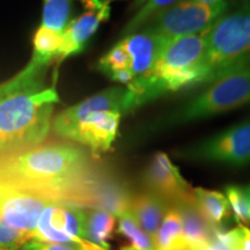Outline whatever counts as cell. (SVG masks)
I'll return each instance as SVG.
<instances>
[{
	"mask_svg": "<svg viewBox=\"0 0 250 250\" xmlns=\"http://www.w3.org/2000/svg\"><path fill=\"white\" fill-rule=\"evenodd\" d=\"M190 1L203 2V4H213V2H218V1H220V0H190Z\"/></svg>",
	"mask_w": 250,
	"mask_h": 250,
	"instance_id": "31",
	"label": "cell"
},
{
	"mask_svg": "<svg viewBox=\"0 0 250 250\" xmlns=\"http://www.w3.org/2000/svg\"><path fill=\"white\" fill-rule=\"evenodd\" d=\"M0 250H7V249H4V248H1V247H0Z\"/></svg>",
	"mask_w": 250,
	"mask_h": 250,
	"instance_id": "34",
	"label": "cell"
},
{
	"mask_svg": "<svg viewBox=\"0 0 250 250\" xmlns=\"http://www.w3.org/2000/svg\"><path fill=\"white\" fill-rule=\"evenodd\" d=\"M134 104L129 90L122 87H112L102 90L90 98L83 100L73 107L59 112L52 122V127L58 136L65 138L68 131L77 122L93 111L114 110L122 114H129L134 110Z\"/></svg>",
	"mask_w": 250,
	"mask_h": 250,
	"instance_id": "10",
	"label": "cell"
},
{
	"mask_svg": "<svg viewBox=\"0 0 250 250\" xmlns=\"http://www.w3.org/2000/svg\"><path fill=\"white\" fill-rule=\"evenodd\" d=\"M62 45V33L41 26L34 36L33 57L51 62L59 58Z\"/></svg>",
	"mask_w": 250,
	"mask_h": 250,
	"instance_id": "19",
	"label": "cell"
},
{
	"mask_svg": "<svg viewBox=\"0 0 250 250\" xmlns=\"http://www.w3.org/2000/svg\"><path fill=\"white\" fill-rule=\"evenodd\" d=\"M71 9L72 0H43L41 26L62 33L70 20Z\"/></svg>",
	"mask_w": 250,
	"mask_h": 250,
	"instance_id": "20",
	"label": "cell"
},
{
	"mask_svg": "<svg viewBox=\"0 0 250 250\" xmlns=\"http://www.w3.org/2000/svg\"><path fill=\"white\" fill-rule=\"evenodd\" d=\"M121 117V112L114 110L89 112L74 124L65 138L87 146L94 154H101L111 148Z\"/></svg>",
	"mask_w": 250,
	"mask_h": 250,
	"instance_id": "11",
	"label": "cell"
},
{
	"mask_svg": "<svg viewBox=\"0 0 250 250\" xmlns=\"http://www.w3.org/2000/svg\"><path fill=\"white\" fill-rule=\"evenodd\" d=\"M130 57L126 49L121 42L112 46L109 51L98 62V68L105 76H110L114 72L130 68Z\"/></svg>",
	"mask_w": 250,
	"mask_h": 250,
	"instance_id": "24",
	"label": "cell"
},
{
	"mask_svg": "<svg viewBox=\"0 0 250 250\" xmlns=\"http://www.w3.org/2000/svg\"><path fill=\"white\" fill-rule=\"evenodd\" d=\"M142 1H144V0H139V2H142Z\"/></svg>",
	"mask_w": 250,
	"mask_h": 250,
	"instance_id": "35",
	"label": "cell"
},
{
	"mask_svg": "<svg viewBox=\"0 0 250 250\" xmlns=\"http://www.w3.org/2000/svg\"><path fill=\"white\" fill-rule=\"evenodd\" d=\"M182 220L183 242L192 250H203L210 245L213 239V229L210 224L203 218L197 208L195 201L175 205Z\"/></svg>",
	"mask_w": 250,
	"mask_h": 250,
	"instance_id": "15",
	"label": "cell"
},
{
	"mask_svg": "<svg viewBox=\"0 0 250 250\" xmlns=\"http://www.w3.org/2000/svg\"><path fill=\"white\" fill-rule=\"evenodd\" d=\"M203 250H233L229 246L218 239H212L210 245H208Z\"/></svg>",
	"mask_w": 250,
	"mask_h": 250,
	"instance_id": "28",
	"label": "cell"
},
{
	"mask_svg": "<svg viewBox=\"0 0 250 250\" xmlns=\"http://www.w3.org/2000/svg\"><path fill=\"white\" fill-rule=\"evenodd\" d=\"M193 193L197 208L208 224L212 227H223L232 212L227 197L219 191L203 188L193 189Z\"/></svg>",
	"mask_w": 250,
	"mask_h": 250,
	"instance_id": "16",
	"label": "cell"
},
{
	"mask_svg": "<svg viewBox=\"0 0 250 250\" xmlns=\"http://www.w3.org/2000/svg\"><path fill=\"white\" fill-rule=\"evenodd\" d=\"M228 8V2L220 0L213 4L182 0L166 7L147 21L143 28L170 41L208 30Z\"/></svg>",
	"mask_w": 250,
	"mask_h": 250,
	"instance_id": "5",
	"label": "cell"
},
{
	"mask_svg": "<svg viewBox=\"0 0 250 250\" xmlns=\"http://www.w3.org/2000/svg\"><path fill=\"white\" fill-rule=\"evenodd\" d=\"M143 182L147 191L159 196L169 206L195 201L192 188L168 155L162 152L153 155L143 173Z\"/></svg>",
	"mask_w": 250,
	"mask_h": 250,
	"instance_id": "8",
	"label": "cell"
},
{
	"mask_svg": "<svg viewBox=\"0 0 250 250\" xmlns=\"http://www.w3.org/2000/svg\"><path fill=\"white\" fill-rule=\"evenodd\" d=\"M52 202L28 189H0V220L33 235L41 214Z\"/></svg>",
	"mask_w": 250,
	"mask_h": 250,
	"instance_id": "9",
	"label": "cell"
},
{
	"mask_svg": "<svg viewBox=\"0 0 250 250\" xmlns=\"http://www.w3.org/2000/svg\"><path fill=\"white\" fill-rule=\"evenodd\" d=\"M121 250H138V249H136V248H133V247H124V248H122Z\"/></svg>",
	"mask_w": 250,
	"mask_h": 250,
	"instance_id": "32",
	"label": "cell"
},
{
	"mask_svg": "<svg viewBox=\"0 0 250 250\" xmlns=\"http://www.w3.org/2000/svg\"><path fill=\"white\" fill-rule=\"evenodd\" d=\"M247 104H250V58L227 70L204 92L162 118L155 126L189 123Z\"/></svg>",
	"mask_w": 250,
	"mask_h": 250,
	"instance_id": "3",
	"label": "cell"
},
{
	"mask_svg": "<svg viewBox=\"0 0 250 250\" xmlns=\"http://www.w3.org/2000/svg\"><path fill=\"white\" fill-rule=\"evenodd\" d=\"M116 227V217L110 212L93 208L86 211L85 234L86 239L94 245L109 250V240Z\"/></svg>",
	"mask_w": 250,
	"mask_h": 250,
	"instance_id": "17",
	"label": "cell"
},
{
	"mask_svg": "<svg viewBox=\"0 0 250 250\" xmlns=\"http://www.w3.org/2000/svg\"><path fill=\"white\" fill-rule=\"evenodd\" d=\"M7 169L24 189L58 203L93 208L104 176L96 173L83 148L67 144L29 148L12 159Z\"/></svg>",
	"mask_w": 250,
	"mask_h": 250,
	"instance_id": "1",
	"label": "cell"
},
{
	"mask_svg": "<svg viewBox=\"0 0 250 250\" xmlns=\"http://www.w3.org/2000/svg\"><path fill=\"white\" fill-rule=\"evenodd\" d=\"M169 250H192V249H191V248H190V247H189V246H188V245H186V243H184V242L182 241V242L177 243V245H176V246L171 247V248H170Z\"/></svg>",
	"mask_w": 250,
	"mask_h": 250,
	"instance_id": "30",
	"label": "cell"
},
{
	"mask_svg": "<svg viewBox=\"0 0 250 250\" xmlns=\"http://www.w3.org/2000/svg\"><path fill=\"white\" fill-rule=\"evenodd\" d=\"M83 5L87 8V11H98L104 5V1L102 0H80Z\"/></svg>",
	"mask_w": 250,
	"mask_h": 250,
	"instance_id": "29",
	"label": "cell"
},
{
	"mask_svg": "<svg viewBox=\"0 0 250 250\" xmlns=\"http://www.w3.org/2000/svg\"><path fill=\"white\" fill-rule=\"evenodd\" d=\"M225 191L236 223L250 226V195L245 187L228 186Z\"/></svg>",
	"mask_w": 250,
	"mask_h": 250,
	"instance_id": "22",
	"label": "cell"
},
{
	"mask_svg": "<svg viewBox=\"0 0 250 250\" xmlns=\"http://www.w3.org/2000/svg\"><path fill=\"white\" fill-rule=\"evenodd\" d=\"M50 62L31 57L17 76L0 85V152L33 147L49 134L59 101L45 76Z\"/></svg>",
	"mask_w": 250,
	"mask_h": 250,
	"instance_id": "2",
	"label": "cell"
},
{
	"mask_svg": "<svg viewBox=\"0 0 250 250\" xmlns=\"http://www.w3.org/2000/svg\"><path fill=\"white\" fill-rule=\"evenodd\" d=\"M29 241H33V235L9 226L0 220V247L7 250H20Z\"/></svg>",
	"mask_w": 250,
	"mask_h": 250,
	"instance_id": "25",
	"label": "cell"
},
{
	"mask_svg": "<svg viewBox=\"0 0 250 250\" xmlns=\"http://www.w3.org/2000/svg\"><path fill=\"white\" fill-rule=\"evenodd\" d=\"M245 189H246V191H247V192H248V193H249V195H250V184H249V186H247V187H245Z\"/></svg>",
	"mask_w": 250,
	"mask_h": 250,
	"instance_id": "33",
	"label": "cell"
},
{
	"mask_svg": "<svg viewBox=\"0 0 250 250\" xmlns=\"http://www.w3.org/2000/svg\"><path fill=\"white\" fill-rule=\"evenodd\" d=\"M235 250H250V228L242 226V234Z\"/></svg>",
	"mask_w": 250,
	"mask_h": 250,
	"instance_id": "27",
	"label": "cell"
},
{
	"mask_svg": "<svg viewBox=\"0 0 250 250\" xmlns=\"http://www.w3.org/2000/svg\"><path fill=\"white\" fill-rule=\"evenodd\" d=\"M175 0H148L145 5L140 8V11L129 21L122 31V36L126 37L137 33L139 29L147 23V21L159 11L166 8V6L170 5Z\"/></svg>",
	"mask_w": 250,
	"mask_h": 250,
	"instance_id": "23",
	"label": "cell"
},
{
	"mask_svg": "<svg viewBox=\"0 0 250 250\" xmlns=\"http://www.w3.org/2000/svg\"><path fill=\"white\" fill-rule=\"evenodd\" d=\"M183 241L182 220L176 208L169 206L153 240L155 250H169Z\"/></svg>",
	"mask_w": 250,
	"mask_h": 250,
	"instance_id": "18",
	"label": "cell"
},
{
	"mask_svg": "<svg viewBox=\"0 0 250 250\" xmlns=\"http://www.w3.org/2000/svg\"><path fill=\"white\" fill-rule=\"evenodd\" d=\"M250 58V5L221 15L206 33L205 67L212 83L234 65Z\"/></svg>",
	"mask_w": 250,
	"mask_h": 250,
	"instance_id": "4",
	"label": "cell"
},
{
	"mask_svg": "<svg viewBox=\"0 0 250 250\" xmlns=\"http://www.w3.org/2000/svg\"><path fill=\"white\" fill-rule=\"evenodd\" d=\"M180 155L192 161L234 167L250 164V120L182 149Z\"/></svg>",
	"mask_w": 250,
	"mask_h": 250,
	"instance_id": "7",
	"label": "cell"
},
{
	"mask_svg": "<svg viewBox=\"0 0 250 250\" xmlns=\"http://www.w3.org/2000/svg\"><path fill=\"white\" fill-rule=\"evenodd\" d=\"M169 205L151 191H142L132 195L129 211L144 232L154 240Z\"/></svg>",
	"mask_w": 250,
	"mask_h": 250,
	"instance_id": "14",
	"label": "cell"
},
{
	"mask_svg": "<svg viewBox=\"0 0 250 250\" xmlns=\"http://www.w3.org/2000/svg\"><path fill=\"white\" fill-rule=\"evenodd\" d=\"M121 43L129 54L130 70L132 71L134 78H137L145 76L153 70L162 50L169 41L142 28L140 31L124 37Z\"/></svg>",
	"mask_w": 250,
	"mask_h": 250,
	"instance_id": "12",
	"label": "cell"
},
{
	"mask_svg": "<svg viewBox=\"0 0 250 250\" xmlns=\"http://www.w3.org/2000/svg\"><path fill=\"white\" fill-rule=\"evenodd\" d=\"M86 211L64 203L52 202L41 214L33 241L51 242L76 250H107L86 239Z\"/></svg>",
	"mask_w": 250,
	"mask_h": 250,
	"instance_id": "6",
	"label": "cell"
},
{
	"mask_svg": "<svg viewBox=\"0 0 250 250\" xmlns=\"http://www.w3.org/2000/svg\"><path fill=\"white\" fill-rule=\"evenodd\" d=\"M109 4L110 0H105L104 5L98 11H87L67 23L62 31V45L58 61L83 51L90 37L96 33L101 22L108 20L110 15Z\"/></svg>",
	"mask_w": 250,
	"mask_h": 250,
	"instance_id": "13",
	"label": "cell"
},
{
	"mask_svg": "<svg viewBox=\"0 0 250 250\" xmlns=\"http://www.w3.org/2000/svg\"><path fill=\"white\" fill-rule=\"evenodd\" d=\"M118 233L123 235L131 247L138 250H155L153 240L139 226L130 211L118 217Z\"/></svg>",
	"mask_w": 250,
	"mask_h": 250,
	"instance_id": "21",
	"label": "cell"
},
{
	"mask_svg": "<svg viewBox=\"0 0 250 250\" xmlns=\"http://www.w3.org/2000/svg\"><path fill=\"white\" fill-rule=\"evenodd\" d=\"M20 250H76L70 247L57 245V243L43 242V241H29Z\"/></svg>",
	"mask_w": 250,
	"mask_h": 250,
	"instance_id": "26",
	"label": "cell"
}]
</instances>
